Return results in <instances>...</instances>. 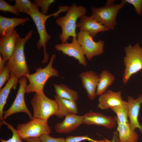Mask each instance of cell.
Masks as SVG:
<instances>
[{"mask_svg":"<svg viewBox=\"0 0 142 142\" xmlns=\"http://www.w3.org/2000/svg\"><path fill=\"white\" fill-rule=\"evenodd\" d=\"M34 3L38 7L42 8L41 13L46 15L48 12L49 7L52 3L55 2V0H34Z\"/></svg>","mask_w":142,"mask_h":142,"instance_id":"28","label":"cell"},{"mask_svg":"<svg viewBox=\"0 0 142 142\" xmlns=\"http://www.w3.org/2000/svg\"><path fill=\"white\" fill-rule=\"evenodd\" d=\"M83 123V115L70 114L66 116L63 121L57 124L55 129L59 133H69L75 130Z\"/></svg>","mask_w":142,"mask_h":142,"instance_id":"18","label":"cell"},{"mask_svg":"<svg viewBox=\"0 0 142 142\" xmlns=\"http://www.w3.org/2000/svg\"><path fill=\"white\" fill-rule=\"evenodd\" d=\"M109 142H112V141H110V140H109Z\"/></svg>","mask_w":142,"mask_h":142,"instance_id":"37","label":"cell"},{"mask_svg":"<svg viewBox=\"0 0 142 142\" xmlns=\"http://www.w3.org/2000/svg\"><path fill=\"white\" fill-rule=\"evenodd\" d=\"M19 35L15 30L0 38V52L3 59L6 62L14 51L16 42Z\"/></svg>","mask_w":142,"mask_h":142,"instance_id":"16","label":"cell"},{"mask_svg":"<svg viewBox=\"0 0 142 142\" xmlns=\"http://www.w3.org/2000/svg\"><path fill=\"white\" fill-rule=\"evenodd\" d=\"M84 88L85 89L89 99H94L99 80V76L95 72L92 70L83 72L79 75Z\"/></svg>","mask_w":142,"mask_h":142,"instance_id":"15","label":"cell"},{"mask_svg":"<svg viewBox=\"0 0 142 142\" xmlns=\"http://www.w3.org/2000/svg\"><path fill=\"white\" fill-rule=\"evenodd\" d=\"M33 33V31L32 30L24 38H21L19 36L18 37L13 53L6 64L10 73L19 79L29 74L24 55V47L31 38Z\"/></svg>","mask_w":142,"mask_h":142,"instance_id":"1","label":"cell"},{"mask_svg":"<svg viewBox=\"0 0 142 142\" xmlns=\"http://www.w3.org/2000/svg\"><path fill=\"white\" fill-rule=\"evenodd\" d=\"M141 91H142V88H141Z\"/></svg>","mask_w":142,"mask_h":142,"instance_id":"38","label":"cell"},{"mask_svg":"<svg viewBox=\"0 0 142 142\" xmlns=\"http://www.w3.org/2000/svg\"><path fill=\"white\" fill-rule=\"evenodd\" d=\"M7 62L0 55V70H2L5 67L6 63Z\"/></svg>","mask_w":142,"mask_h":142,"instance_id":"35","label":"cell"},{"mask_svg":"<svg viewBox=\"0 0 142 142\" xmlns=\"http://www.w3.org/2000/svg\"><path fill=\"white\" fill-rule=\"evenodd\" d=\"M63 12L62 9L59 8L58 11L53 13L49 15H44L39 12L38 7L33 2L30 10L27 14L30 16L34 21L39 34V39L37 43V47L38 49L43 47L44 57L42 62V64L47 63L48 61L49 56L46 52V46L51 38L46 29V21L51 16L55 17H58L60 13Z\"/></svg>","mask_w":142,"mask_h":142,"instance_id":"4","label":"cell"},{"mask_svg":"<svg viewBox=\"0 0 142 142\" xmlns=\"http://www.w3.org/2000/svg\"><path fill=\"white\" fill-rule=\"evenodd\" d=\"M55 57V54H53L49 63L45 67L42 68L40 67L36 69L35 73L27 74L25 75L29 82V84H27L25 87V93L43 92L44 86L49 78L52 77L59 76L58 71L53 67V64Z\"/></svg>","mask_w":142,"mask_h":142,"instance_id":"3","label":"cell"},{"mask_svg":"<svg viewBox=\"0 0 142 142\" xmlns=\"http://www.w3.org/2000/svg\"><path fill=\"white\" fill-rule=\"evenodd\" d=\"M118 124L117 130L119 134L120 142H137L139 135L130 128L129 122L121 123L116 120Z\"/></svg>","mask_w":142,"mask_h":142,"instance_id":"22","label":"cell"},{"mask_svg":"<svg viewBox=\"0 0 142 142\" xmlns=\"http://www.w3.org/2000/svg\"><path fill=\"white\" fill-rule=\"evenodd\" d=\"M124 50L125 69L122 81L126 84L133 75L142 70V48L137 43L134 45L125 47Z\"/></svg>","mask_w":142,"mask_h":142,"instance_id":"5","label":"cell"},{"mask_svg":"<svg viewBox=\"0 0 142 142\" xmlns=\"http://www.w3.org/2000/svg\"><path fill=\"white\" fill-rule=\"evenodd\" d=\"M141 71H142V70H141Z\"/></svg>","mask_w":142,"mask_h":142,"instance_id":"39","label":"cell"},{"mask_svg":"<svg viewBox=\"0 0 142 142\" xmlns=\"http://www.w3.org/2000/svg\"><path fill=\"white\" fill-rule=\"evenodd\" d=\"M114 0L106 1V4L100 7H92L91 16L109 29H113L117 24L116 17L120 10L126 3L125 0L121 3L115 4Z\"/></svg>","mask_w":142,"mask_h":142,"instance_id":"6","label":"cell"},{"mask_svg":"<svg viewBox=\"0 0 142 142\" xmlns=\"http://www.w3.org/2000/svg\"><path fill=\"white\" fill-rule=\"evenodd\" d=\"M116 114L117 116L115 117L116 120L121 123L129 122L128 118V105L127 101L123 100L120 105L111 108H110Z\"/></svg>","mask_w":142,"mask_h":142,"instance_id":"25","label":"cell"},{"mask_svg":"<svg viewBox=\"0 0 142 142\" xmlns=\"http://www.w3.org/2000/svg\"><path fill=\"white\" fill-rule=\"evenodd\" d=\"M126 2L132 4L137 13L141 15L142 14V0H125Z\"/></svg>","mask_w":142,"mask_h":142,"instance_id":"33","label":"cell"},{"mask_svg":"<svg viewBox=\"0 0 142 142\" xmlns=\"http://www.w3.org/2000/svg\"><path fill=\"white\" fill-rule=\"evenodd\" d=\"M27 142H42L39 138H30L23 139Z\"/></svg>","mask_w":142,"mask_h":142,"instance_id":"34","label":"cell"},{"mask_svg":"<svg viewBox=\"0 0 142 142\" xmlns=\"http://www.w3.org/2000/svg\"><path fill=\"white\" fill-rule=\"evenodd\" d=\"M27 79L23 76L19 79V87L15 98L11 106L7 110L3 111V118L6 120L11 115L18 112L27 114L31 120L33 116L28 108L24 100L25 89L27 85Z\"/></svg>","mask_w":142,"mask_h":142,"instance_id":"10","label":"cell"},{"mask_svg":"<svg viewBox=\"0 0 142 142\" xmlns=\"http://www.w3.org/2000/svg\"><path fill=\"white\" fill-rule=\"evenodd\" d=\"M20 137L23 140L30 138H39L42 134H49L51 130L48 120L33 118L28 122L18 125L16 129Z\"/></svg>","mask_w":142,"mask_h":142,"instance_id":"8","label":"cell"},{"mask_svg":"<svg viewBox=\"0 0 142 142\" xmlns=\"http://www.w3.org/2000/svg\"><path fill=\"white\" fill-rule=\"evenodd\" d=\"M0 10L4 12H10L17 15H20L19 12L17 10L14 5H11L4 0H0Z\"/></svg>","mask_w":142,"mask_h":142,"instance_id":"29","label":"cell"},{"mask_svg":"<svg viewBox=\"0 0 142 142\" xmlns=\"http://www.w3.org/2000/svg\"><path fill=\"white\" fill-rule=\"evenodd\" d=\"M55 48L64 54L73 57L78 60L80 64L85 67L87 66V63L84 52L78 41L77 37H73L70 43L67 42L57 44Z\"/></svg>","mask_w":142,"mask_h":142,"instance_id":"11","label":"cell"},{"mask_svg":"<svg viewBox=\"0 0 142 142\" xmlns=\"http://www.w3.org/2000/svg\"><path fill=\"white\" fill-rule=\"evenodd\" d=\"M10 77V72L7 67L6 65L2 70H0V88L8 80Z\"/></svg>","mask_w":142,"mask_h":142,"instance_id":"30","label":"cell"},{"mask_svg":"<svg viewBox=\"0 0 142 142\" xmlns=\"http://www.w3.org/2000/svg\"><path fill=\"white\" fill-rule=\"evenodd\" d=\"M123 101L121 90L114 92L108 90L99 95L97 107L102 109L107 110L120 104Z\"/></svg>","mask_w":142,"mask_h":142,"instance_id":"17","label":"cell"},{"mask_svg":"<svg viewBox=\"0 0 142 142\" xmlns=\"http://www.w3.org/2000/svg\"><path fill=\"white\" fill-rule=\"evenodd\" d=\"M30 19L29 17L9 18L0 16V36L12 32L17 26L26 23Z\"/></svg>","mask_w":142,"mask_h":142,"instance_id":"20","label":"cell"},{"mask_svg":"<svg viewBox=\"0 0 142 142\" xmlns=\"http://www.w3.org/2000/svg\"><path fill=\"white\" fill-rule=\"evenodd\" d=\"M14 5L19 12L27 14L30 10L33 3L29 0H15Z\"/></svg>","mask_w":142,"mask_h":142,"instance_id":"26","label":"cell"},{"mask_svg":"<svg viewBox=\"0 0 142 142\" xmlns=\"http://www.w3.org/2000/svg\"><path fill=\"white\" fill-rule=\"evenodd\" d=\"M83 116V123L87 125H100L112 129L116 126L117 123L114 118L107 116L101 113L89 112Z\"/></svg>","mask_w":142,"mask_h":142,"instance_id":"13","label":"cell"},{"mask_svg":"<svg viewBox=\"0 0 142 142\" xmlns=\"http://www.w3.org/2000/svg\"><path fill=\"white\" fill-rule=\"evenodd\" d=\"M39 138L42 142H65L63 138H54L47 134H43Z\"/></svg>","mask_w":142,"mask_h":142,"instance_id":"31","label":"cell"},{"mask_svg":"<svg viewBox=\"0 0 142 142\" xmlns=\"http://www.w3.org/2000/svg\"><path fill=\"white\" fill-rule=\"evenodd\" d=\"M19 79L10 73V77L4 87L0 90V119L1 122L4 120L3 118V109L11 89L17 86Z\"/></svg>","mask_w":142,"mask_h":142,"instance_id":"21","label":"cell"},{"mask_svg":"<svg viewBox=\"0 0 142 142\" xmlns=\"http://www.w3.org/2000/svg\"><path fill=\"white\" fill-rule=\"evenodd\" d=\"M1 125L2 124L6 125L7 127L10 129L12 132V137L7 140L2 139H0L1 142H24L23 139L19 135L17 130L15 129L13 126L10 124H8L4 120L1 122Z\"/></svg>","mask_w":142,"mask_h":142,"instance_id":"27","label":"cell"},{"mask_svg":"<svg viewBox=\"0 0 142 142\" xmlns=\"http://www.w3.org/2000/svg\"><path fill=\"white\" fill-rule=\"evenodd\" d=\"M109 140L106 139L102 140H93V142H109Z\"/></svg>","mask_w":142,"mask_h":142,"instance_id":"36","label":"cell"},{"mask_svg":"<svg viewBox=\"0 0 142 142\" xmlns=\"http://www.w3.org/2000/svg\"><path fill=\"white\" fill-rule=\"evenodd\" d=\"M77 36L78 41L89 60L103 53L104 44L103 41L99 40L95 42L87 32L81 30L77 33Z\"/></svg>","mask_w":142,"mask_h":142,"instance_id":"9","label":"cell"},{"mask_svg":"<svg viewBox=\"0 0 142 142\" xmlns=\"http://www.w3.org/2000/svg\"><path fill=\"white\" fill-rule=\"evenodd\" d=\"M85 140L93 142V140L87 135L69 136L65 139V142H80Z\"/></svg>","mask_w":142,"mask_h":142,"instance_id":"32","label":"cell"},{"mask_svg":"<svg viewBox=\"0 0 142 142\" xmlns=\"http://www.w3.org/2000/svg\"><path fill=\"white\" fill-rule=\"evenodd\" d=\"M56 95L64 99L76 101L78 98V92L64 84H53Z\"/></svg>","mask_w":142,"mask_h":142,"instance_id":"24","label":"cell"},{"mask_svg":"<svg viewBox=\"0 0 142 142\" xmlns=\"http://www.w3.org/2000/svg\"><path fill=\"white\" fill-rule=\"evenodd\" d=\"M127 102L130 128L134 131L136 129L138 128L142 134V125L140 124L138 120L140 109L142 104V94L139 95L136 99L130 96H128Z\"/></svg>","mask_w":142,"mask_h":142,"instance_id":"12","label":"cell"},{"mask_svg":"<svg viewBox=\"0 0 142 142\" xmlns=\"http://www.w3.org/2000/svg\"><path fill=\"white\" fill-rule=\"evenodd\" d=\"M77 27L80 30L87 32L93 38L98 33L109 29L101 23L98 22L91 16L83 15L80 17V20L77 24Z\"/></svg>","mask_w":142,"mask_h":142,"instance_id":"14","label":"cell"},{"mask_svg":"<svg viewBox=\"0 0 142 142\" xmlns=\"http://www.w3.org/2000/svg\"><path fill=\"white\" fill-rule=\"evenodd\" d=\"M86 12V9L83 6H77L73 3L64 16L56 20V23L61 28L62 33L59 34V38L62 43L67 42L70 37H77V21L78 18L85 15Z\"/></svg>","mask_w":142,"mask_h":142,"instance_id":"2","label":"cell"},{"mask_svg":"<svg viewBox=\"0 0 142 142\" xmlns=\"http://www.w3.org/2000/svg\"><path fill=\"white\" fill-rule=\"evenodd\" d=\"M99 76L96 95H100L105 93L108 87L112 85L115 80L114 76L107 70H103Z\"/></svg>","mask_w":142,"mask_h":142,"instance_id":"23","label":"cell"},{"mask_svg":"<svg viewBox=\"0 0 142 142\" xmlns=\"http://www.w3.org/2000/svg\"><path fill=\"white\" fill-rule=\"evenodd\" d=\"M54 97L58 106V111L55 116L61 118L68 114H77L78 113L76 101L62 98L56 95H55Z\"/></svg>","mask_w":142,"mask_h":142,"instance_id":"19","label":"cell"},{"mask_svg":"<svg viewBox=\"0 0 142 142\" xmlns=\"http://www.w3.org/2000/svg\"><path fill=\"white\" fill-rule=\"evenodd\" d=\"M33 111V118L48 120L51 116L55 115L58 106L55 100L47 97L44 92L35 93L31 100Z\"/></svg>","mask_w":142,"mask_h":142,"instance_id":"7","label":"cell"}]
</instances>
